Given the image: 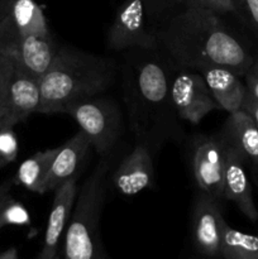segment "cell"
I'll list each match as a JSON object with an SVG mask.
<instances>
[{
	"label": "cell",
	"mask_w": 258,
	"mask_h": 259,
	"mask_svg": "<svg viewBox=\"0 0 258 259\" xmlns=\"http://www.w3.org/2000/svg\"><path fill=\"white\" fill-rule=\"evenodd\" d=\"M157 38L175 62L191 71L217 66L244 76L254 60L220 15L202 8L185 7Z\"/></svg>",
	"instance_id": "obj_1"
},
{
	"label": "cell",
	"mask_w": 258,
	"mask_h": 259,
	"mask_svg": "<svg viewBox=\"0 0 258 259\" xmlns=\"http://www.w3.org/2000/svg\"><path fill=\"white\" fill-rule=\"evenodd\" d=\"M115 63L103 56L61 46L50 67L38 78V113L65 114L71 104L99 95L115 78Z\"/></svg>",
	"instance_id": "obj_2"
},
{
	"label": "cell",
	"mask_w": 258,
	"mask_h": 259,
	"mask_svg": "<svg viewBox=\"0 0 258 259\" xmlns=\"http://www.w3.org/2000/svg\"><path fill=\"white\" fill-rule=\"evenodd\" d=\"M167 68L156 58L141 61L125 77V103L137 141L158 146L171 137L175 125V109L169 96ZM152 149V147H151Z\"/></svg>",
	"instance_id": "obj_3"
},
{
	"label": "cell",
	"mask_w": 258,
	"mask_h": 259,
	"mask_svg": "<svg viewBox=\"0 0 258 259\" xmlns=\"http://www.w3.org/2000/svg\"><path fill=\"white\" fill-rule=\"evenodd\" d=\"M111 158L104 156L77 191L63 234V259H109L100 234Z\"/></svg>",
	"instance_id": "obj_4"
},
{
	"label": "cell",
	"mask_w": 258,
	"mask_h": 259,
	"mask_svg": "<svg viewBox=\"0 0 258 259\" xmlns=\"http://www.w3.org/2000/svg\"><path fill=\"white\" fill-rule=\"evenodd\" d=\"M65 114L78 124L101 157L110 153L121 134V113L115 101L96 95L71 104Z\"/></svg>",
	"instance_id": "obj_5"
},
{
	"label": "cell",
	"mask_w": 258,
	"mask_h": 259,
	"mask_svg": "<svg viewBox=\"0 0 258 259\" xmlns=\"http://www.w3.org/2000/svg\"><path fill=\"white\" fill-rule=\"evenodd\" d=\"M146 0H124L116 10L115 18L109 28V50L123 51L128 48L154 50L159 40L148 32L144 23Z\"/></svg>",
	"instance_id": "obj_6"
},
{
	"label": "cell",
	"mask_w": 258,
	"mask_h": 259,
	"mask_svg": "<svg viewBox=\"0 0 258 259\" xmlns=\"http://www.w3.org/2000/svg\"><path fill=\"white\" fill-rule=\"evenodd\" d=\"M169 96L177 118L199 124L207 114L219 109L204 77L196 71L184 70L175 76Z\"/></svg>",
	"instance_id": "obj_7"
},
{
	"label": "cell",
	"mask_w": 258,
	"mask_h": 259,
	"mask_svg": "<svg viewBox=\"0 0 258 259\" xmlns=\"http://www.w3.org/2000/svg\"><path fill=\"white\" fill-rule=\"evenodd\" d=\"M225 141L223 137H200L192 151V171L201 192L223 201Z\"/></svg>",
	"instance_id": "obj_8"
},
{
	"label": "cell",
	"mask_w": 258,
	"mask_h": 259,
	"mask_svg": "<svg viewBox=\"0 0 258 259\" xmlns=\"http://www.w3.org/2000/svg\"><path fill=\"white\" fill-rule=\"evenodd\" d=\"M220 202L200 191L192 207L191 230L195 248L200 254L211 259L220 258V240L225 224Z\"/></svg>",
	"instance_id": "obj_9"
},
{
	"label": "cell",
	"mask_w": 258,
	"mask_h": 259,
	"mask_svg": "<svg viewBox=\"0 0 258 259\" xmlns=\"http://www.w3.org/2000/svg\"><path fill=\"white\" fill-rule=\"evenodd\" d=\"M39 81L15 65L4 98L0 103V126H14L38 113Z\"/></svg>",
	"instance_id": "obj_10"
},
{
	"label": "cell",
	"mask_w": 258,
	"mask_h": 259,
	"mask_svg": "<svg viewBox=\"0 0 258 259\" xmlns=\"http://www.w3.org/2000/svg\"><path fill=\"white\" fill-rule=\"evenodd\" d=\"M245 163L247 162L239 152L225 142L223 200L232 201L250 222H258V209L255 206L252 184L248 177Z\"/></svg>",
	"instance_id": "obj_11"
},
{
	"label": "cell",
	"mask_w": 258,
	"mask_h": 259,
	"mask_svg": "<svg viewBox=\"0 0 258 259\" xmlns=\"http://www.w3.org/2000/svg\"><path fill=\"white\" fill-rule=\"evenodd\" d=\"M116 191L124 196H134L153 185L154 168L152 149L138 142L111 175Z\"/></svg>",
	"instance_id": "obj_12"
},
{
	"label": "cell",
	"mask_w": 258,
	"mask_h": 259,
	"mask_svg": "<svg viewBox=\"0 0 258 259\" xmlns=\"http://www.w3.org/2000/svg\"><path fill=\"white\" fill-rule=\"evenodd\" d=\"M77 176L63 182L55 190L52 207L48 215L45 242L35 259H52L58 253V245L67 228L77 196Z\"/></svg>",
	"instance_id": "obj_13"
},
{
	"label": "cell",
	"mask_w": 258,
	"mask_h": 259,
	"mask_svg": "<svg viewBox=\"0 0 258 259\" xmlns=\"http://www.w3.org/2000/svg\"><path fill=\"white\" fill-rule=\"evenodd\" d=\"M90 148H93L90 141L81 129L66 143L58 147L43 186V194L55 191L63 182L75 177Z\"/></svg>",
	"instance_id": "obj_14"
},
{
	"label": "cell",
	"mask_w": 258,
	"mask_h": 259,
	"mask_svg": "<svg viewBox=\"0 0 258 259\" xmlns=\"http://www.w3.org/2000/svg\"><path fill=\"white\" fill-rule=\"evenodd\" d=\"M204 77L219 109L232 114L243 109L248 90L240 76L224 67H202L199 71Z\"/></svg>",
	"instance_id": "obj_15"
},
{
	"label": "cell",
	"mask_w": 258,
	"mask_h": 259,
	"mask_svg": "<svg viewBox=\"0 0 258 259\" xmlns=\"http://www.w3.org/2000/svg\"><path fill=\"white\" fill-rule=\"evenodd\" d=\"M222 137L258 172V126L248 111L240 109L229 114Z\"/></svg>",
	"instance_id": "obj_16"
},
{
	"label": "cell",
	"mask_w": 258,
	"mask_h": 259,
	"mask_svg": "<svg viewBox=\"0 0 258 259\" xmlns=\"http://www.w3.org/2000/svg\"><path fill=\"white\" fill-rule=\"evenodd\" d=\"M58 148L46 149L30 156L20 163L15 175V182L22 185L28 191L43 194L46 179L51 169L53 158Z\"/></svg>",
	"instance_id": "obj_17"
},
{
	"label": "cell",
	"mask_w": 258,
	"mask_h": 259,
	"mask_svg": "<svg viewBox=\"0 0 258 259\" xmlns=\"http://www.w3.org/2000/svg\"><path fill=\"white\" fill-rule=\"evenodd\" d=\"M222 259H258V235L234 229L225 222L220 240Z\"/></svg>",
	"instance_id": "obj_18"
},
{
	"label": "cell",
	"mask_w": 258,
	"mask_h": 259,
	"mask_svg": "<svg viewBox=\"0 0 258 259\" xmlns=\"http://www.w3.org/2000/svg\"><path fill=\"white\" fill-rule=\"evenodd\" d=\"M30 215L27 207L8 195L0 204V230L8 225H29Z\"/></svg>",
	"instance_id": "obj_19"
},
{
	"label": "cell",
	"mask_w": 258,
	"mask_h": 259,
	"mask_svg": "<svg viewBox=\"0 0 258 259\" xmlns=\"http://www.w3.org/2000/svg\"><path fill=\"white\" fill-rule=\"evenodd\" d=\"M14 126H0V168L17 159L19 152Z\"/></svg>",
	"instance_id": "obj_20"
},
{
	"label": "cell",
	"mask_w": 258,
	"mask_h": 259,
	"mask_svg": "<svg viewBox=\"0 0 258 259\" xmlns=\"http://www.w3.org/2000/svg\"><path fill=\"white\" fill-rule=\"evenodd\" d=\"M185 7H197L207 9L217 14H237V7L234 0H187Z\"/></svg>",
	"instance_id": "obj_21"
},
{
	"label": "cell",
	"mask_w": 258,
	"mask_h": 259,
	"mask_svg": "<svg viewBox=\"0 0 258 259\" xmlns=\"http://www.w3.org/2000/svg\"><path fill=\"white\" fill-rule=\"evenodd\" d=\"M239 14L258 35V0H234Z\"/></svg>",
	"instance_id": "obj_22"
},
{
	"label": "cell",
	"mask_w": 258,
	"mask_h": 259,
	"mask_svg": "<svg viewBox=\"0 0 258 259\" xmlns=\"http://www.w3.org/2000/svg\"><path fill=\"white\" fill-rule=\"evenodd\" d=\"M14 67L15 63L13 58H10L5 53L0 52V103H2L3 98H4L5 90H7Z\"/></svg>",
	"instance_id": "obj_23"
},
{
	"label": "cell",
	"mask_w": 258,
	"mask_h": 259,
	"mask_svg": "<svg viewBox=\"0 0 258 259\" xmlns=\"http://www.w3.org/2000/svg\"><path fill=\"white\" fill-rule=\"evenodd\" d=\"M243 77L245 78L248 94L258 101V56L253 60V63Z\"/></svg>",
	"instance_id": "obj_24"
},
{
	"label": "cell",
	"mask_w": 258,
	"mask_h": 259,
	"mask_svg": "<svg viewBox=\"0 0 258 259\" xmlns=\"http://www.w3.org/2000/svg\"><path fill=\"white\" fill-rule=\"evenodd\" d=\"M243 109L252 115V118L254 119L255 124H257L258 126V101L255 100V99H253L249 94H248L247 98H245Z\"/></svg>",
	"instance_id": "obj_25"
},
{
	"label": "cell",
	"mask_w": 258,
	"mask_h": 259,
	"mask_svg": "<svg viewBox=\"0 0 258 259\" xmlns=\"http://www.w3.org/2000/svg\"><path fill=\"white\" fill-rule=\"evenodd\" d=\"M10 187H12V181H7L0 184V204L4 201V199L8 195H10Z\"/></svg>",
	"instance_id": "obj_26"
},
{
	"label": "cell",
	"mask_w": 258,
	"mask_h": 259,
	"mask_svg": "<svg viewBox=\"0 0 258 259\" xmlns=\"http://www.w3.org/2000/svg\"><path fill=\"white\" fill-rule=\"evenodd\" d=\"M0 259H19V254L15 248H9L4 252H0Z\"/></svg>",
	"instance_id": "obj_27"
},
{
	"label": "cell",
	"mask_w": 258,
	"mask_h": 259,
	"mask_svg": "<svg viewBox=\"0 0 258 259\" xmlns=\"http://www.w3.org/2000/svg\"><path fill=\"white\" fill-rule=\"evenodd\" d=\"M168 2L172 3V4H182V5H185V4H186L187 0H168Z\"/></svg>",
	"instance_id": "obj_28"
},
{
	"label": "cell",
	"mask_w": 258,
	"mask_h": 259,
	"mask_svg": "<svg viewBox=\"0 0 258 259\" xmlns=\"http://www.w3.org/2000/svg\"><path fill=\"white\" fill-rule=\"evenodd\" d=\"M254 180H255V185H257V189H258V172H254Z\"/></svg>",
	"instance_id": "obj_29"
},
{
	"label": "cell",
	"mask_w": 258,
	"mask_h": 259,
	"mask_svg": "<svg viewBox=\"0 0 258 259\" xmlns=\"http://www.w3.org/2000/svg\"><path fill=\"white\" fill-rule=\"evenodd\" d=\"M52 259H63V257H62V255L60 254V253H57V254H56L55 257H53Z\"/></svg>",
	"instance_id": "obj_30"
},
{
	"label": "cell",
	"mask_w": 258,
	"mask_h": 259,
	"mask_svg": "<svg viewBox=\"0 0 258 259\" xmlns=\"http://www.w3.org/2000/svg\"><path fill=\"white\" fill-rule=\"evenodd\" d=\"M153 2V0H146V3H152Z\"/></svg>",
	"instance_id": "obj_31"
},
{
	"label": "cell",
	"mask_w": 258,
	"mask_h": 259,
	"mask_svg": "<svg viewBox=\"0 0 258 259\" xmlns=\"http://www.w3.org/2000/svg\"><path fill=\"white\" fill-rule=\"evenodd\" d=\"M205 259H211V258H206V257H205Z\"/></svg>",
	"instance_id": "obj_32"
}]
</instances>
